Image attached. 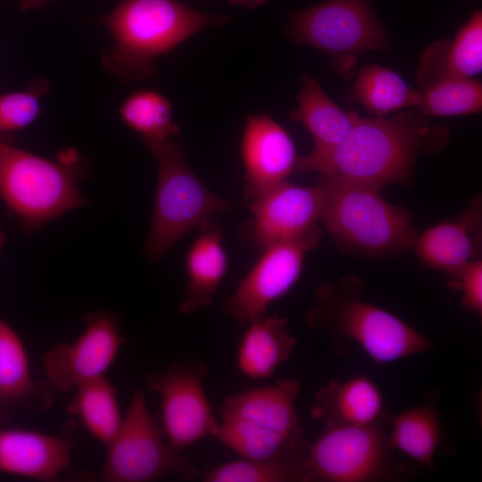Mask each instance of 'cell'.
<instances>
[{"mask_svg":"<svg viewBox=\"0 0 482 482\" xmlns=\"http://www.w3.org/2000/svg\"><path fill=\"white\" fill-rule=\"evenodd\" d=\"M425 117L412 111L391 118L360 117L333 149L297 157L295 172L315 171L377 191L388 184L406 183L430 131Z\"/></svg>","mask_w":482,"mask_h":482,"instance_id":"6da1fadb","label":"cell"},{"mask_svg":"<svg viewBox=\"0 0 482 482\" xmlns=\"http://www.w3.org/2000/svg\"><path fill=\"white\" fill-rule=\"evenodd\" d=\"M229 21V15L200 12L176 0H121L104 18L113 45L103 54V66L122 80L146 79L158 56Z\"/></svg>","mask_w":482,"mask_h":482,"instance_id":"7a4b0ae2","label":"cell"},{"mask_svg":"<svg viewBox=\"0 0 482 482\" xmlns=\"http://www.w3.org/2000/svg\"><path fill=\"white\" fill-rule=\"evenodd\" d=\"M302 384L279 379L275 384L229 395L214 437L244 459L287 455L308 445L296 412Z\"/></svg>","mask_w":482,"mask_h":482,"instance_id":"3957f363","label":"cell"},{"mask_svg":"<svg viewBox=\"0 0 482 482\" xmlns=\"http://www.w3.org/2000/svg\"><path fill=\"white\" fill-rule=\"evenodd\" d=\"M78 161L74 151L54 162L0 138V198L26 234L87 203Z\"/></svg>","mask_w":482,"mask_h":482,"instance_id":"277c9868","label":"cell"},{"mask_svg":"<svg viewBox=\"0 0 482 482\" xmlns=\"http://www.w3.org/2000/svg\"><path fill=\"white\" fill-rule=\"evenodd\" d=\"M320 220L339 245L374 257L411 248L417 237L410 214L375 189L323 177Z\"/></svg>","mask_w":482,"mask_h":482,"instance_id":"5b68a950","label":"cell"},{"mask_svg":"<svg viewBox=\"0 0 482 482\" xmlns=\"http://www.w3.org/2000/svg\"><path fill=\"white\" fill-rule=\"evenodd\" d=\"M157 165V187L145 254L152 264L193 229L229 204L211 192L189 167L183 147L171 139L143 142Z\"/></svg>","mask_w":482,"mask_h":482,"instance_id":"8992f818","label":"cell"},{"mask_svg":"<svg viewBox=\"0 0 482 482\" xmlns=\"http://www.w3.org/2000/svg\"><path fill=\"white\" fill-rule=\"evenodd\" d=\"M285 32L293 43L327 54L330 67L346 81L353 77L359 54L389 47L371 0H326L291 12Z\"/></svg>","mask_w":482,"mask_h":482,"instance_id":"52a82bcc","label":"cell"},{"mask_svg":"<svg viewBox=\"0 0 482 482\" xmlns=\"http://www.w3.org/2000/svg\"><path fill=\"white\" fill-rule=\"evenodd\" d=\"M306 321L312 328L348 337L377 364L416 355L432 346L398 317L354 295H343L337 285L320 287Z\"/></svg>","mask_w":482,"mask_h":482,"instance_id":"ba28073f","label":"cell"},{"mask_svg":"<svg viewBox=\"0 0 482 482\" xmlns=\"http://www.w3.org/2000/svg\"><path fill=\"white\" fill-rule=\"evenodd\" d=\"M107 453L101 478L107 482H149L176 475L192 479L198 470L191 460L164 443L143 389L136 387L125 417Z\"/></svg>","mask_w":482,"mask_h":482,"instance_id":"9c48e42d","label":"cell"},{"mask_svg":"<svg viewBox=\"0 0 482 482\" xmlns=\"http://www.w3.org/2000/svg\"><path fill=\"white\" fill-rule=\"evenodd\" d=\"M388 434L380 421L333 426L309 445L303 482H369L390 473Z\"/></svg>","mask_w":482,"mask_h":482,"instance_id":"30bf717a","label":"cell"},{"mask_svg":"<svg viewBox=\"0 0 482 482\" xmlns=\"http://www.w3.org/2000/svg\"><path fill=\"white\" fill-rule=\"evenodd\" d=\"M320 237L316 225L297 237L262 248L261 256L225 301L224 313L241 328L267 315L270 304L295 284L305 253L319 245Z\"/></svg>","mask_w":482,"mask_h":482,"instance_id":"8fae6325","label":"cell"},{"mask_svg":"<svg viewBox=\"0 0 482 482\" xmlns=\"http://www.w3.org/2000/svg\"><path fill=\"white\" fill-rule=\"evenodd\" d=\"M208 371L206 364L187 360L147 378V387L160 397L163 432L178 452L216 434L219 421L203 385Z\"/></svg>","mask_w":482,"mask_h":482,"instance_id":"7c38bea8","label":"cell"},{"mask_svg":"<svg viewBox=\"0 0 482 482\" xmlns=\"http://www.w3.org/2000/svg\"><path fill=\"white\" fill-rule=\"evenodd\" d=\"M85 321L86 328L77 339L54 345L44 356L46 378L56 393L69 392L104 375L126 342L112 312H89Z\"/></svg>","mask_w":482,"mask_h":482,"instance_id":"4fadbf2b","label":"cell"},{"mask_svg":"<svg viewBox=\"0 0 482 482\" xmlns=\"http://www.w3.org/2000/svg\"><path fill=\"white\" fill-rule=\"evenodd\" d=\"M323 192L315 187L287 180L251 200V220L242 228L240 240L253 248L297 237L320 220Z\"/></svg>","mask_w":482,"mask_h":482,"instance_id":"5bb4252c","label":"cell"},{"mask_svg":"<svg viewBox=\"0 0 482 482\" xmlns=\"http://www.w3.org/2000/svg\"><path fill=\"white\" fill-rule=\"evenodd\" d=\"M239 149L247 199L286 181L295 172L298 156L294 141L267 113L246 115Z\"/></svg>","mask_w":482,"mask_h":482,"instance_id":"9a60e30c","label":"cell"},{"mask_svg":"<svg viewBox=\"0 0 482 482\" xmlns=\"http://www.w3.org/2000/svg\"><path fill=\"white\" fill-rule=\"evenodd\" d=\"M74 424L59 435L12 428L0 429V472L39 481H54L71 463Z\"/></svg>","mask_w":482,"mask_h":482,"instance_id":"2e32d148","label":"cell"},{"mask_svg":"<svg viewBox=\"0 0 482 482\" xmlns=\"http://www.w3.org/2000/svg\"><path fill=\"white\" fill-rule=\"evenodd\" d=\"M55 394L46 378L32 376L22 340L0 318V420H10L18 410L43 412L52 406Z\"/></svg>","mask_w":482,"mask_h":482,"instance_id":"e0dca14e","label":"cell"},{"mask_svg":"<svg viewBox=\"0 0 482 482\" xmlns=\"http://www.w3.org/2000/svg\"><path fill=\"white\" fill-rule=\"evenodd\" d=\"M228 262L220 222L213 217L207 219L199 226L186 254L187 283L179 305L181 313H192L212 304Z\"/></svg>","mask_w":482,"mask_h":482,"instance_id":"ac0fdd59","label":"cell"},{"mask_svg":"<svg viewBox=\"0 0 482 482\" xmlns=\"http://www.w3.org/2000/svg\"><path fill=\"white\" fill-rule=\"evenodd\" d=\"M469 208L454 221H444L417 235L412 248L423 264L454 275L476 260L480 237V206Z\"/></svg>","mask_w":482,"mask_h":482,"instance_id":"d6986e66","label":"cell"},{"mask_svg":"<svg viewBox=\"0 0 482 482\" xmlns=\"http://www.w3.org/2000/svg\"><path fill=\"white\" fill-rule=\"evenodd\" d=\"M383 405L382 393L370 378L331 379L315 394L311 416L326 427L367 426L380 420Z\"/></svg>","mask_w":482,"mask_h":482,"instance_id":"ffe728a7","label":"cell"},{"mask_svg":"<svg viewBox=\"0 0 482 482\" xmlns=\"http://www.w3.org/2000/svg\"><path fill=\"white\" fill-rule=\"evenodd\" d=\"M482 70V12L476 10L453 40L433 42L422 53L417 78L421 88L452 79L471 78Z\"/></svg>","mask_w":482,"mask_h":482,"instance_id":"44dd1931","label":"cell"},{"mask_svg":"<svg viewBox=\"0 0 482 482\" xmlns=\"http://www.w3.org/2000/svg\"><path fill=\"white\" fill-rule=\"evenodd\" d=\"M288 320L276 314L247 324L240 339L236 362L239 371L253 380L271 378L288 362L296 339L287 329Z\"/></svg>","mask_w":482,"mask_h":482,"instance_id":"7402d4cb","label":"cell"},{"mask_svg":"<svg viewBox=\"0 0 482 482\" xmlns=\"http://www.w3.org/2000/svg\"><path fill=\"white\" fill-rule=\"evenodd\" d=\"M298 106L290 120L302 123L314 140L313 153H325L337 145L349 133L360 116L354 111L341 109L325 93L320 83L304 74L301 78Z\"/></svg>","mask_w":482,"mask_h":482,"instance_id":"603a6c76","label":"cell"},{"mask_svg":"<svg viewBox=\"0 0 482 482\" xmlns=\"http://www.w3.org/2000/svg\"><path fill=\"white\" fill-rule=\"evenodd\" d=\"M421 90H417L392 70L377 64L363 63L345 101L362 105L378 116L406 108H418Z\"/></svg>","mask_w":482,"mask_h":482,"instance_id":"cb8c5ba5","label":"cell"},{"mask_svg":"<svg viewBox=\"0 0 482 482\" xmlns=\"http://www.w3.org/2000/svg\"><path fill=\"white\" fill-rule=\"evenodd\" d=\"M66 412L76 416L84 428L105 445L114 438L123 419L117 390L104 375L79 384Z\"/></svg>","mask_w":482,"mask_h":482,"instance_id":"d4e9b609","label":"cell"},{"mask_svg":"<svg viewBox=\"0 0 482 482\" xmlns=\"http://www.w3.org/2000/svg\"><path fill=\"white\" fill-rule=\"evenodd\" d=\"M442 425L436 409L419 405L403 411L392 420L388 444L416 462L434 469L436 453L440 445Z\"/></svg>","mask_w":482,"mask_h":482,"instance_id":"484cf974","label":"cell"},{"mask_svg":"<svg viewBox=\"0 0 482 482\" xmlns=\"http://www.w3.org/2000/svg\"><path fill=\"white\" fill-rule=\"evenodd\" d=\"M309 445L300 451L280 457L241 458L225 462L204 471L201 478L204 482H303L307 469Z\"/></svg>","mask_w":482,"mask_h":482,"instance_id":"4316f807","label":"cell"},{"mask_svg":"<svg viewBox=\"0 0 482 482\" xmlns=\"http://www.w3.org/2000/svg\"><path fill=\"white\" fill-rule=\"evenodd\" d=\"M118 114L126 126L140 135L143 142L170 139L180 133L173 121L171 103L153 89H141L127 96Z\"/></svg>","mask_w":482,"mask_h":482,"instance_id":"83f0119b","label":"cell"},{"mask_svg":"<svg viewBox=\"0 0 482 482\" xmlns=\"http://www.w3.org/2000/svg\"><path fill=\"white\" fill-rule=\"evenodd\" d=\"M421 94L418 109L423 116L463 115L482 109V84L471 78L442 80Z\"/></svg>","mask_w":482,"mask_h":482,"instance_id":"f1b7e54d","label":"cell"},{"mask_svg":"<svg viewBox=\"0 0 482 482\" xmlns=\"http://www.w3.org/2000/svg\"><path fill=\"white\" fill-rule=\"evenodd\" d=\"M48 82L37 78L26 90L0 95V138L32 124L41 112V100Z\"/></svg>","mask_w":482,"mask_h":482,"instance_id":"f546056e","label":"cell"},{"mask_svg":"<svg viewBox=\"0 0 482 482\" xmlns=\"http://www.w3.org/2000/svg\"><path fill=\"white\" fill-rule=\"evenodd\" d=\"M449 284L462 292V304L465 308L482 312V262L476 259L467 263Z\"/></svg>","mask_w":482,"mask_h":482,"instance_id":"4dcf8cb0","label":"cell"},{"mask_svg":"<svg viewBox=\"0 0 482 482\" xmlns=\"http://www.w3.org/2000/svg\"><path fill=\"white\" fill-rule=\"evenodd\" d=\"M269 0H228L232 4H239L250 10L264 5Z\"/></svg>","mask_w":482,"mask_h":482,"instance_id":"1f68e13d","label":"cell"},{"mask_svg":"<svg viewBox=\"0 0 482 482\" xmlns=\"http://www.w3.org/2000/svg\"><path fill=\"white\" fill-rule=\"evenodd\" d=\"M50 0H21L24 9H39L46 5Z\"/></svg>","mask_w":482,"mask_h":482,"instance_id":"d6a6232c","label":"cell"},{"mask_svg":"<svg viewBox=\"0 0 482 482\" xmlns=\"http://www.w3.org/2000/svg\"><path fill=\"white\" fill-rule=\"evenodd\" d=\"M4 239H5L4 238V233L3 229H2V228L0 227V250L3 247V245L4 243Z\"/></svg>","mask_w":482,"mask_h":482,"instance_id":"836d02e7","label":"cell"}]
</instances>
